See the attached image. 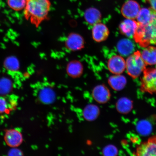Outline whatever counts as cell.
<instances>
[{
	"mask_svg": "<svg viewBox=\"0 0 156 156\" xmlns=\"http://www.w3.org/2000/svg\"><path fill=\"white\" fill-rule=\"evenodd\" d=\"M24 15L36 26L48 18L51 3L49 0H26Z\"/></svg>",
	"mask_w": 156,
	"mask_h": 156,
	"instance_id": "1",
	"label": "cell"
},
{
	"mask_svg": "<svg viewBox=\"0 0 156 156\" xmlns=\"http://www.w3.org/2000/svg\"><path fill=\"white\" fill-rule=\"evenodd\" d=\"M137 24L133 37L136 43L142 48L151 44L156 45V12L149 22L144 24L137 23Z\"/></svg>",
	"mask_w": 156,
	"mask_h": 156,
	"instance_id": "2",
	"label": "cell"
},
{
	"mask_svg": "<svg viewBox=\"0 0 156 156\" xmlns=\"http://www.w3.org/2000/svg\"><path fill=\"white\" fill-rule=\"evenodd\" d=\"M147 66L142 58L141 52L138 51L130 55L126 62L127 72L133 79L139 77Z\"/></svg>",
	"mask_w": 156,
	"mask_h": 156,
	"instance_id": "3",
	"label": "cell"
},
{
	"mask_svg": "<svg viewBox=\"0 0 156 156\" xmlns=\"http://www.w3.org/2000/svg\"><path fill=\"white\" fill-rule=\"evenodd\" d=\"M140 90L150 94H156V66L154 68H146L144 70Z\"/></svg>",
	"mask_w": 156,
	"mask_h": 156,
	"instance_id": "4",
	"label": "cell"
},
{
	"mask_svg": "<svg viewBox=\"0 0 156 156\" xmlns=\"http://www.w3.org/2000/svg\"><path fill=\"white\" fill-rule=\"evenodd\" d=\"M134 153L136 156H156V136H151L139 144Z\"/></svg>",
	"mask_w": 156,
	"mask_h": 156,
	"instance_id": "5",
	"label": "cell"
},
{
	"mask_svg": "<svg viewBox=\"0 0 156 156\" xmlns=\"http://www.w3.org/2000/svg\"><path fill=\"white\" fill-rule=\"evenodd\" d=\"M65 44L66 48L70 51H77L84 48L85 41L80 34L72 32L66 38Z\"/></svg>",
	"mask_w": 156,
	"mask_h": 156,
	"instance_id": "6",
	"label": "cell"
},
{
	"mask_svg": "<svg viewBox=\"0 0 156 156\" xmlns=\"http://www.w3.org/2000/svg\"><path fill=\"white\" fill-rule=\"evenodd\" d=\"M91 96L94 100L100 104H104L110 100L111 94L110 90L106 85L100 84L94 87Z\"/></svg>",
	"mask_w": 156,
	"mask_h": 156,
	"instance_id": "7",
	"label": "cell"
},
{
	"mask_svg": "<svg viewBox=\"0 0 156 156\" xmlns=\"http://www.w3.org/2000/svg\"><path fill=\"white\" fill-rule=\"evenodd\" d=\"M107 66L110 73L114 75H120L126 69V62L122 56L114 55L109 58Z\"/></svg>",
	"mask_w": 156,
	"mask_h": 156,
	"instance_id": "8",
	"label": "cell"
},
{
	"mask_svg": "<svg viewBox=\"0 0 156 156\" xmlns=\"http://www.w3.org/2000/svg\"><path fill=\"white\" fill-rule=\"evenodd\" d=\"M140 9V5L137 2L129 0L122 5L121 12L123 16L127 19L134 20L137 17Z\"/></svg>",
	"mask_w": 156,
	"mask_h": 156,
	"instance_id": "9",
	"label": "cell"
},
{
	"mask_svg": "<svg viewBox=\"0 0 156 156\" xmlns=\"http://www.w3.org/2000/svg\"><path fill=\"white\" fill-rule=\"evenodd\" d=\"M110 31L106 25L101 22L93 25L91 30L93 40L98 43L106 41L109 36Z\"/></svg>",
	"mask_w": 156,
	"mask_h": 156,
	"instance_id": "10",
	"label": "cell"
},
{
	"mask_svg": "<svg viewBox=\"0 0 156 156\" xmlns=\"http://www.w3.org/2000/svg\"><path fill=\"white\" fill-rule=\"evenodd\" d=\"M7 145L12 147H16L20 145L23 141L22 134L19 130L12 129L7 130L5 136Z\"/></svg>",
	"mask_w": 156,
	"mask_h": 156,
	"instance_id": "11",
	"label": "cell"
},
{
	"mask_svg": "<svg viewBox=\"0 0 156 156\" xmlns=\"http://www.w3.org/2000/svg\"><path fill=\"white\" fill-rule=\"evenodd\" d=\"M38 98L40 102L44 104H51L56 100V93L51 87H43L38 91Z\"/></svg>",
	"mask_w": 156,
	"mask_h": 156,
	"instance_id": "12",
	"label": "cell"
},
{
	"mask_svg": "<svg viewBox=\"0 0 156 156\" xmlns=\"http://www.w3.org/2000/svg\"><path fill=\"white\" fill-rule=\"evenodd\" d=\"M66 70L68 76L73 79H77L82 75L83 73V66L79 60H73L67 64Z\"/></svg>",
	"mask_w": 156,
	"mask_h": 156,
	"instance_id": "13",
	"label": "cell"
},
{
	"mask_svg": "<svg viewBox=\"0 0 156 156\" xmlns=\"http://www.w3.org/2000/svg\"><path fill=\"white\" fill-rule=\"evenodd\" d=\"M100 114V110L97 105L90 103L83 108L82 114L84 119L87 122H91L96 120Z\"/></svg>",
	"mask_w": 156,
	"mask_h": 156,
	"instance_id": "14",
	"label": "cell"
},
{
	"mask_svg": "<svg viewBox=\"0 0 156 156\" xmlns=\"http://www.w3.org/2000/svg\"><path fill=\"white\" fill-rule=\"evenodd\" d=\"M137 22L133 20L127 19L121 23L119 29L122 34L128 37H133L137 27Z\"/></svg>",
	"mask_w": 156,
	"mask_h": 156,
	"instance_id": "15",
	"label": "cell"
},
{
	"mask_svg": "<svg viewBox=\"0 0 156 156\" xmlns=\"http://www.w3.org/2000/svg\"><path fill=\"white\" fill-rule=\"evenodd\" d=\"M84 18L87 24L93 25L101 22L102 14L98 9L95 8H89L86 10Z\"/></svg>",
	"mask_w": 156,
	"mask_h": 156,
	"instance_id": "16",
	"label": "cell"
},
{
	"mask_svg": "<svg viewBox=\"0 0 156 156\" xmlns=\"http://www.w3.org/2000/svg\"><path fill=\"white\" fill-rule=\"evenodd\" d=\"M141 54L144 62L148 65H153L156 64V48L148 46L145 48Z\"/></svg>",
	"mask_w": 156,
	"mask_h": 156,
	"instance_id": "17",
	"label": "cell"
},
{
	"mask_svg": "<svg viewBox=\"0 0 156 156\" xmlns=\"http://www.w3.org/2000/svg\"><path fill=\"white\" fill-rule=\"evenodd\" d=\"M156 12L151 7L141 9L136 18L137 23L144 24L149 22L153 18Z\"/></svg>",
	"mask_w": 156,
	"mask_h": 156,
	"instance_id": "18",
	"label": "cell"
},
{
	"mask_svg": "<svg viewBox=\"0 0 156 156\" xmlns=\"http://www.w3.org/2000/svg\"><path fill=\"white\" fill-rule=\"evenodd\" d=\"M117 48L119 53L125 56L131 54L134 49L133 43L128 39L120 41L117 44Z\"/></svg>",
	"mask_w": 156,
	"mask_h": 156,
	"instance_id": "19",
	"label": "cell"
},
{
	"mask_svg": "<svg viewBox=\"0 0 156 156\" xmlns=\"http://www.w3.org/2000/svg\"><path fill=\"white\" fill-rule=\"evenodd\" d=\"M108 83L112 89L115 90L121 89L126 83V78L120 75L111 76L108 79Z\"/></svg>",
	"mask_w": 156,
	"mask_h": 156,
	"instance_id": "20",
	"label": "cell"
},
{
	"mask_svg": "<svg viewBox=\"0 0 156 156\" xmlns=\"http://www.w3.org/2000/svg\"><path fill=\"white\" fill-rule=\"evenodd\" d=\"M12 84L8 78H2L0 79V95H6L12 90Z\"/></svg>",
	"mask_w": 156,
	"mask_h": 156,
	"instance_id": "21",
	"label": "cell"
},
{
	"mask_svg": "<svg viewBox=\"0 0 156 156\" xmlns=\"http://www.w3.org/2000/svg\"><path fill=\"white\" fill-rule=\"evenodd\" d=\"M3 95H0V114L9 112L13 107V104Z\"/></svg>",
	"mask_w": 156,
	"mask_h": 156,
	"instance_id": "22",
	"label": "cell"
},
{
	"mask_svg": "<svg viewBox=\"0 0 156 156\" xmlns=\"http://www.w3.org/2000/svg\"><path fill=\"white\" fill-rule=\"evenodd\" d=\"M5 65L7 70L12 72L17 71L19 68V63L18 60L13 56H10L6 59Z\"/></svg>",
	"mask_w": 156,
	"mask_h": 156,
	"instance_id": "23",
	"label": "cell"
},
{
	"mask_svg": "<svg viewBox=\"0 0 156 156\" xmlns=\"http://www.w3.org/2000/svg\"><path fill=\"white\" fill-rule=\"evenodd\" d=\"M26 3V0H7L9 6L16 11H21L24 9Z\"/></svg>",
	"mask_w": 156,
	"mask_h": 156,
	"instance_id": "24",
	"label": "cell"
},
{
	"mask_svg": "<svg viewBox=\"0 0 156 156\" xmlns=\"http://www.w3.org/2000/svg\"><path fill=\"white\" fill-rule=\"evenodd\" d=\"M116 150L115 147L112 145H108L105 146L103 148L102 153L105 156L114 155H115Z\"/></svg>",
	"mask_w": 156,
	"mask_h": 156,
	"instance_id": "25",
	"label": "cell"
},
{
	"mask_svg": "<svg viewBox=\"0 0 156 156\" xmlns=\"http://www.w3.org/2000/svg\"><path fill=\"white\" fill-rule=\"evenodd\" d=\"M10 156H20L22 155V152L20 150L16 149V147H13V149L10 151L9 153Z\"/></svg>",
	"mask_w": 156,
	"mask_h": 156,
	"instance_id": "26",
	"label": "cell"
},
{
	"mask_svg": "<svg viewBox=\"0 0 156 156\" xmlns=\"http://www.w3.org/2000/svg\"><path fill=\"white\" fill-rule=\"evenodd\" d=\"M150 5L152 9L156 11V0H146Z\"/></svg>",
	"mask_w": 156,
	"mask_h": 156,
	"instance_id": "27",
	"label": "cell"
}]
</instances>
